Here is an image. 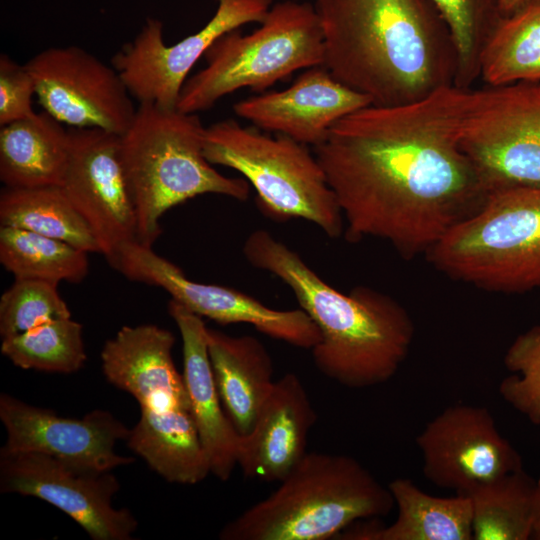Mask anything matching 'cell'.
Returning a JSON list of instances; mask_svg holds the SVG:
<instances>
[{
    "label": "cell",
    "instance_id": "cell-1",
    "mask_svg": "<svg viewBox=\"0 0 540 540\" xmlns=\"http://www.w3.org/2000/svg\"><path fill=\"white\" fill-rule=\"evenodd\" d=\"M462 89L399 106L369 105L313 147L350 242L372 237L405 258L427 254L490 191L459 146Z\"/></svg>",
    "mask_w": 540,
    "mask_h": 540
},
{
    "label": "cell",
    "instance_id": "cell-2",
    "mask_svg": "<svg viewBox=\"0 0 540 540\" xmlns=\"http://www.w3.org/2000/svg\"><path fill=\"white\" fill-rule=\"evenodd\" d=\"M323 66L375 106H399L455 86L457 55L431 0H314Z\"/></svg>",
    "mask_w": 540,
    "mask_h": 540
},
{
    "label": "cell",
    "instance_id": "cell-3",
    "mask_svg": "<svg viewBox=\"0 0 540 540\" xmlns=\"http://www.w3.org/2000/svg\"><path fill=\"white\" fill-rule=\"evenodd\" d=\"M243 254L252 266L283 281L318 327L321 340L311 350L323 375L358 389L383 384L396 374L415 327L394 298L367 286H356L348 294L336 290L265 229L248 235Z\"/></svg>",
    "mask_w": 540,
    "mask_h": 540
},
{
    "label": "cell",
    "instance_id": "cell-4",
    "mask_svg": "<svg viewBox=\"0 0 540 540\" xmlns=\"http://www.w3.org/2000/svg\"><path fill=\"white\" fill-rule=\"evenodd\" d=\"M393 496L355 458L306 453L266 498L220 531L221 540H325L388 515Z\"/></svg>",
    "mask_w": 540,
    "mask_h": 540
},
{
    "label": "cell",
    "instance_id": "cell-5",
    "mask_svg": "<svg viewBox=\"0 0 540 540\" xmlns=\"http://www.w3.org/2000/svg\"><path fill=\"white\" fill-rule=\"evenodd\" d=\"M205 127L195 113L141 103L120 135L121 157L134 197L138 243L152 247L169 209L202 194L247 200L245 178L219 173L205 158Z\"/></svg>",
    "mask_w": 540,
    "mask_h": 540
},
{
    "label": "cell",
    "instance_id": "cell-6",
    "mask_svg": "<svg viewBox=\"0 0 540 540\" xmlns=\"http://www.w3.org/2000/svg\"><path fill=\"white\" fill-rule=\"evenodd\" d=\"M427 256L445 275L485 290H540V186L491 191Z\"/></svg>",
    "mask_w": 540,
    "mask_h": 540
},
{
    "label": "cell",
    "instance_id": "cell-7",
    "mask_svg": "<svg viewBox=\"0 0 540 540\" xmlns=\"http://www.w3.org/2000/svg\"><path fill=\"white\" fill-rule=\"evenodd\" d=\"M260 24L250 34L239 29L226 33L208 49L206 67L181 89L179 111H206L245 87L263 93L299 69L323 65V32L314 5L277 2Z\"/></svg>",
    "mask_w": 540,
    "mask_h": 540
},
{
    "label": "cell",
    "instance_id": "cell-8",
    "mask_svg": "<svg viewBox=\"0 0 540 540\" xmlns=\"http://www.w3.org/2000/svg\"><path fill=\"white\" fill-rule=\"evenodd\" d=\"M203 153L253 186L260 208L277 219L302 218L329 238L344 231L336 195L314 152L284 134L271 137L226 119L205 127Z\"/></svg>",
    "mask_w": 540,
    "mask_h": 540
},
{
    "label": "cell",
    "instance_id": "cell-9",
    "mask_svg": "<svg viewBox=\"0 0 540 540\" xmlns=\"http://www.w3.org/2000/svg\"><path fill=\"white\" fill-rule=\"evenodd\" d=\"M458 141L490 192L540 186V81L463 89Z\"/></svg>",
    "mask_w": 540,
    "mask_h": 540
},
{
    "label": "cell",
    "instance_id": "cell-10",
    "mask_svg": "<svg viewBox=\"0 0 540 540\" xmlns=\"http://www.w3.org/2000/svg\"><path fill=\"white\" fill-rule=\"evenodd\" d=\"M272 1L218 0L215 14L199 31L172 45L164 41L163 23L147 18L136 37L112 57V66L139 104L175 109L195 63L226 33L261 23Z\"/></svg>",
    "mask_w": 540,
    "mask_h": 540
},
{
    "label": "cell",
    "instance_id": "cell-11",
    "mask_svg": "<svg viewBox=\"0 0 540 540\" xmlns=\"http://www.w3.org/2000/svg\"><path fill=\"white\" fill-rule=\"evenodd\" d=\"M70 157L62 189L117 269L122 250L138 242L134 197L121 157L120 135L71 128Z\"/></svg>",
    "mask_w": 540,
    "mask_h": 540
},
{
    "label": "cell",
    "instance_id": "cell-12",
    "mask_svg": "<svg viewBox=\"0 0 540 540\" xmlns=\"http://www.w3.org/2000/svg\"><path fill=\"white\" fill-rule=\"evenodd\" d=\"M113 471L68 464L37 452L0 449V491L36 497L78 523L93 540H130L138 523L112 498L120 485Z\"/></svg>",
    "mask_w": 540,
    "mask_h": 540
},
{
    "label": "cell",
    "instance_id": "cell-13",
    "mask_svg": "<svg viewBox=\"0 0 540 540\" xmlns=\"http://www.w3.org/2000/svg\"><path fill=\"white\" fill-rule=\"evenodd\" d=\"M44 111L72 128L122 135L137 108L113 66L78 46L47 48L25 63Z\"/></svg>",
    "mask_w": 540,
    "mask_h": 540
},
{
    "label": "cell",
    "instance_id": "cell-14",
    "mask_svg": "<svg viewBox=\"0 0 540 540\" xmlns=\"http://www.w3.org/2000/svg\"><path fill=\"white\" fill-rule=\"evenodd\" d=\"M116 270L132 281L162 288L189 311L219 324H250L268 337L303 349H312L321 340L318 327L301 308L276 310L236 289L195 282L138 242L122 250Z\"/></svg>",
    "mask_w": 540,
    "mask_h": 540
},
{
    "label": "cell",
    "instance_id": "cell-15",
    "mask_svg": "<svg viewBox=\"0 0 540 540\" xmlns=\"http://www.w3.org/2000/svg\"><path fill=\"white\" fill-rule=\"evenodd\" d=\"M423 474L436 486L468 495L523 468L486 407L456 404L430 420L416 437Z\"/></svg>",
    "mask_w": 540,
    "mask_h": 540
},
{
    "label": "cell",
    "instance_id": "cell-16",
    "mask_svg": "<svg viewBox=\"0 0 540 540\" xmlns=\"http://www.w3.org/2000/svg\"><path fill=\"white\" fill-rule=\"evenodd\" d=\"M0 420L7 433L1 449L6 451L42 453L98 471H113L135 461L114 451L130 429L106 410H93L80 419L66 418L2 393Z\"/></svg>",
    "mask_w": 540,
    "mask_h": 540
},
{
    "label": "cell",
    "instance_id": "cell-17",
    "mask_svg": "<svg viewBox=\"0 0 540 540\" xmlns=\"http://www.w3.org/2000/svg\"><path fill=\"white\" fill-rule=\"evenodd\" d=\"M369 105V97L340 83L320 65L307 68L288 88L242 99L233 110L260 130L314 147L338 120Z\"/></svg>",
    "mask_w": 540,
    "mask_h": 540
},
{
    "label": "cell",
    "instance_id": "cell-18",
    "mask_svg": "<svg viewBox=\"0 0 540 540\" xmlns=\"http://www.w3.org/2000/svg\"><path fill=\"white\" fill-rule=\"evenodd\" d=\"M316 419L299 377L283 375L274 381L249 433L239 437L237 465L246 477L282 481L307 453V437Z\"/></svg>",
    "mask_w": 540,
    "mask_h": 540
},
{
    "label": "cell",
    "instance_id": "cell-19",
    "mask_svg": "<svg viewBox=\"0 0 540 540\" xmlns=\"http://www.w3.org/2000/svg\"><path fill=\"white\" fill-rule=\"evenodd\" d=\"M168 312L182 338L183 378L210 473L226 481L237 465L240 435L225 412L215 383L208 353V328L201 316L172 299Z\"/></svg>",
    "mask_w": 540,
    "mask_h": 540
},
{
    "label": "cell",
    "instance_id": "cell-20",
    "mask_svg": "<svg viewBox=\"0 0 540 540\" xmlns=\"http://www.w3.org/2000/svg\"><path fill=\"white\" fill-rule=\"evenodd\" d=\"M174 335L153 324L123 326L102 351V370L115 387L131 394L140 408L159 409L188 396L174 363Z\"/></svg>",
    "mask_w": 540,
    "mask_h": 540
},
{
    "label": "cell",
    "instance_id": "cell-21",
    "mask_svg": "<svg viewBox=\"0 0 540 540\" xmlns=\"http://www.w3.org/2000/svg\"><path fill=\"white\" fill-rule=\"evenodd\" d=\"M208 353L226 414L240 436L249 433L273 384L272 358L251 335L207 330Z\"/></svg>",
    "mask_w": 540,
    "mask_h": 540
},
{
    "label": "cell",
    "instance_id": "cell-22",
    "mask_svg": "<svg viewBox=\"0 0 540 540\" xmlns=\"http://www.w3.org/2000/svg\"><path fill=\"white\" fill-rule=\"evenodd\" d=\"M388 488L397 517L388 526L368 519L353 529L354 540H473L472 505L466 495L437 497L422 491L412 480L396 478Z\"/></svg>",
    "mask_w": 540,
    "mask_h": 540
},
{
    "label": "cell",
    "instance_id": "cell-23",
    "mask_svg": "<svg viewBox=\"0 0 540 540\" xmlns=\"http://www.w3.org/2000/svg\"><path fill=\"white\" fill-rule=\"evenodd\" d=\"M70 157V132L47 112L0 129V180L6 187L61 186Z\"/></svg>",
    "mask_w": 540,
    "mask_h": 540
},
{
    "label": "cell",
    "instance_id": "cell-24",
    "mask_svg": "<svg viewBox=\"0 0 540 540\" xmlns=\"http://www.w3.org/2000/svg\"><path fill=\"white\" fill-rule=\"evenodd\" d=\"M0 226L28 230L88 253H100L92 231L61 186H4L0 193Z\"/></svg>",
    "mask_w": 540,
    "mask_h": 540
},
{
    "label": "cell",
    "instance_id": "cell-25",
    "mask_svg": "<svg viewBox=\"0 0 540 540\" xmlns=\"http://www.w3.org/2000/svg\"><path fill=\"white\" fill-rule=\"evenodd\" d=\"M487 86L540 81V0L503 17L480 59Z\"/></svg>",
    "mask_w": 540,
    "mask_h": 540
},
{
    "label": "cell",
    "instance_id": "cell-26",
    "mask_svg": "<svg viewBox=\"0 0 540 540\" xmlns=\"http://www.w3.org/2000/svg\"><path fill=\"white\" fill-rule=\"evenodd\" d=\"M536 480L523 468L481 485L468 495L473 540L531 539Z\"/></svg>",
    "mask_w": 540,
    "mask_h": 540
},
{
    "label": "cell",
    "instance_id": "cell-27",
    "mask_svg": "<svg viewBox=\"0 0 540 540\" xmlns=\"http://www.w3.org/2000/svg\"><path fill=\"white\" fill-rule=\"evenodd\" d=\"M0 263L15 278L79 283L89 269L88 252L28 230L0 226Z\"/></svg>",
    "mask_w": 540,
    "mask_h": 540
},
{
    "label": "cell",
    "instance_id": "cell-28",
    "mask_svg": "<svg viewBox=\"0 0 540 540\" xmlns=\"http://www.w3.org/2000/svg\"><path fill=\"white\" fill-rule=\"evenodd\" d=\"M1 353L22 369L65 374L78 371L87 359L82 325L71 317L2 339Z\"/></svg>",
    "mask_w": 540,
    "mask_h": 540
},
{
    "label": "cell",
    "instance_id": "cell-29",
    "mask_svg": "<svg viewBox=\"0 0 540 540\" xmlns=\"http://www.w3.org/2000/svg\"><path fill=\"white\" fill-rule=\"evenodd\" d=\"M451 33L456 55L455 86L470 89L480 79L482 52L503 19L500 0H431Z\"/></svg>",
    "mask_w": 540,
    "mask_h": 540
},
{
    "label": "cell",
    "instance_id": "cell-30",
    "mask_svg": "<svg viewBox=\"0 0 540 540\" xmlns=\"http://www.w3.org/2000/svg\"><path fill=\"white\" fill-rule=\"evenodd\" d=\"M71 312L58 292V284L15 278L0 298V336L21 334L47 321L70 318Z\"/></svg>",
    "mask_w": 540,
    "mask_h": 540
},
{
    "label": "cell",
    "instance_id": "cell-31",
    "mask_svg": "<svg viewBox=\"0 0 540 540\" xmlns=\"http://www.w3.org/2000/svg\"><path fill=\"white\" fill-rule=\"evenodd\" d=\"M504 364L514 374L500 382L501 397L533 425H540V326L514 339Z\"/></svg>",
    "mask_w": 540,
    "mask_h": 540
},
{
    "label": "cell",
    "instance_id": "cell-32",
    "mask_svg": "<svg viewBox=\"0 0 540 540\" xmlns=\"http://www.w3.org/2000/svg\"><path fill=\"white\" fill-rule=\"evenodd\" d=\"M36 94L33 76L26 65H20L8 55H0V126L30 118L32 97Z\"/></svg>",
    "mask_w": 540,
    "mask_h": 540
},
{
    "label": "cell",
    "instance_id": "cell-33",
    "mask_svg": "<svg viewBox=\"0 0 540 540\" xmlns=\"http://www.w3.org/2000/svg\"><path fill=\"white\" fill-rule=\"evenodd\" d=\"M531 539L540 540V476L536 480L535 516Z\"/></svg>",
    "mask_w": 540,
    "mask_h": 540
},
{
    "label": "cell",
    "instance_id": "cell-34",
    "mask_svg": "<svg viewBox=\"0 0 540 540\" xmlns=\"http://www.w3.org/2000/svg\"><path fill=\"white\" fill-rule=\"evenodd\" d=\"M530 0H500L501 10L505 16L510 15Z\"/></svg>",
    "mask_w": 540,
    "mask_h": 540
},
{
    "label": "cell",
    "instance_id": "cell-35",
    "mask_svg": "<svg viewBox=\"0 0 540 540\" xmlns=\"http://www.w3.org/2000/svg\"><path fill=\"white\" fill-rule=\"evenodd\" d=\"M295 1H299V0H295Z\"/></svg>",
    "mask_w": 540,
    "mask_h": 540
}]
</instances>
